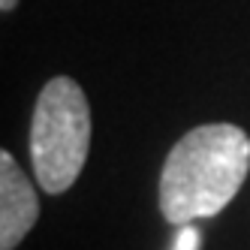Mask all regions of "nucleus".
Wrapping results in <instances>:
<instances>
[{
	"mask_svg": "<svg viewBox=\"0 0 250 250\" xmlns=\"http://www.w3.org/2000/svg\"><path fill=\"white\" fill-rule=\"evenodd\" d=\"M250 169V139L235 124H202L175 142L160 172V211L175 226L220 214Z\"/></svg>",
	"mask_w": 250,
	"mask_h": 250,
	"instance_id": "f257e3e1",
	"label": "nucleus"
},
{
	"mask_svg": "<svg viewBox=\"0 0 250 250\" xmlns=\"http://www.w3.org/2000/svg\"><path fill=\"white\" fill-rule=\"evenodd\" d=\"M91 148V105L79 82L51 79L33 109L30 160L37 184L45 193H63L76 184Z\"/></svg>",
	"mask_w": 250,
	"mask_h": 250,
	"instance_id": "f03ea898",
	"label": "nucleus"
},
{
	"mask_svg": "<svg viewBox=\"0 0 250 250\" xmlns=\"http://www.w3.org/2000/svg\"><path fill=\"white\" fill-rule=\"evenodd\" d=\"M40 217L37 190L9 151H0V250L19 247Z\"/></svg>",
	"mask_w": 250,
	"mask_h": 250,
	"instance_id": "7ed1b4c3",
	"label": "nucleus"
},
{
	"mask_svg": "<svg viewBox=\"0 0 250 250\" xmlns=\"http://www.w3.org/2000/svg\"><path fill=\"white\" fill-rule=\"evenodd\" d=\"M199 244H202V238H199V229H196V226H190V223H184V226H181V232L175 235V244H172V250H199Z\"/></svg>",
	"mask_w": 250,
	"mask_h": 250,
	"instance_id": "20e7f679",
	"label": "nucleus"
},
{
	"mask_svg": "<svg viewBox=\"0 0 250 250\" xmlns=\"http://www.w3.org/2000/svg\"><path fill=\"white\" fill-rule=\"evenodd\" d=\"M15 6H19V0H0V9L3 12H12Z\"/></svg>",
	"mask_w": 250,
	"mask_h": 250,
	"instance_id": "39448f33",
	"label": "nucleus"
}]
</instances>
